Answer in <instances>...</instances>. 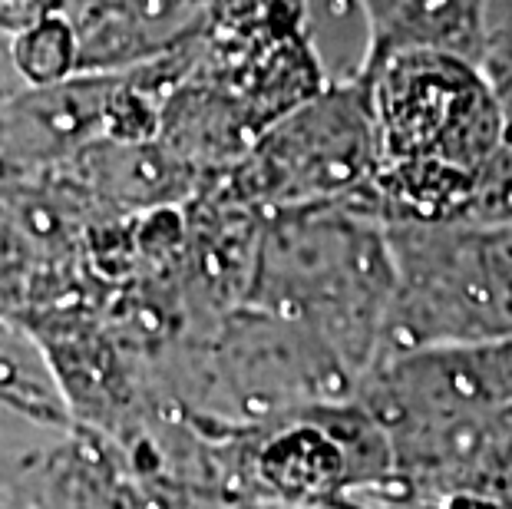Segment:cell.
<instances>
[{
	"label": "cell",
	"instance_id": "cell-1",
	"mask_svg": "<svg viewBox=\"0 0 512 509\" xmlns=\"http://www.w3.org/2000/svg\"><path fill=\"white\" fill-rule=\"evenodd\" d=\"M195 509H291V506H278V503H261V500H215V503H205V506H195Z\"/></svg>",
	"mask_w": 512,
	"mask_h": 509
}]
</instances>
